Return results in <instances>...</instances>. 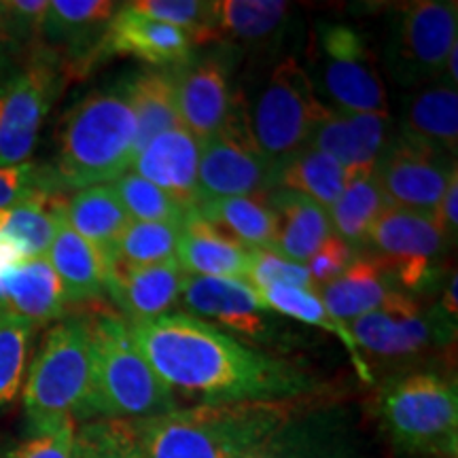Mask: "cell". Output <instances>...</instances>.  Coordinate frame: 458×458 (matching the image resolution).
<instances>
[{"instance_id": "6da1fadb", "label": "cell", "mask_w": 458, "mask_h": 458, "mask_svg": "<svg viewBox=\"0 0 458 458\" xmlns=\"http://www.w3.org/2000/svg\"><path fill=\"white\" fill-rule=\"evenodd\" d=\"M130 335L172 391L199 403L306 399L317 382L291 360L272 357L187 312L128 323Z\"/></svg>"}, {"instance_id": "7a4b0ae2", "label": "cell", "mask_w": 458, "mask_h": 458, "mask_svg": "<svg viewBox=\"0 0 458 458\" xmlns=\"http://www.w3.org/2000/svg\"><path fill=\"white\" fill-rule=\"evenodd\" d=\"M303 411V399L196 403L134 422L140 458H240Z\"/></svg>"}, {"instance_id": "3957f363", "label": "cell", "mask_w": 458, "mask_h": 458, "mask_svg": "<svg viewBox=\"0 0 458 458\" xmlns=\"http://www.w3.org/2000/svg\"><path fill=\"white\" fill-rule=\"evenodd\" d=\"M91 327L89 391L79 420L139 422L179 408L130 335L128 320L108 308L88 312Z\"/></svg>"}, {"instance_id": "277c9868", "label": "cell", "mask_w": 458, "mask_h": 458, "mask_svg": "<svg viewBox=\"0 0 458 458\" xmlns=\"http://www.w3.org/2000/svg\"><path fill=\"white\" fill-rule=\"evenodd\" d=\"M136 157V117L125 83L96 89L68 108L57 131L55 179L62 189L108 185Z\"/></svg>"}, {"instance_id": "5b68a950", "label": "cell", "mask_w": 458, "mask_h": 458, "mask_svg": "<svg viewBox=\"0 0 458 458\" xmlns=\"http://www.w3.org/2000/svg\"><path fill=\"white\" fill-rule=\"evenodd\" d=\"M376 418L394 448L454 458L458 445L456 382L433 369L393 376L377 388Z\"/></svg>"}, {"instance_id": "8992f818", "label": "cell", "mask_w": 458, "mask_h": 458, "mask_svg": "<svg viewBox=\"0 0 458 458\" xmlns=\"http://www.w3.org/2000/svg\"><path fill=\"white\" fill-rule=\"evenodd\" d=\"M91 376V327L88 314L62 318L45 334L24 386L28 431L77 422Z\"/></svg>"}, {"instance_id": "52a82bcc", "label": "cell", "mask_w": 458, "mask_h": 458, "mask_svg": "<svg viewBox=\"0 0 458 458\" xmlns=\"http://www.w3.org/2000/svg\"><path fill=\"white\" fill-rule=\"evenodd\" d=\"M318 100L329 111L388 114V96L368 41L354 26L318 21L308 47V68Z\"/></svg>"}, {"instance_id": "ba28073f", "label": "cell", "mask_w": 458, "mask_h": 458, "mask_svg": "<svg viewBox=\"0 0 458 458\" xmlns=\"http://www.w3.org/2000/svg\"><path fill=\"white\" fill-rule=\"evenodd\" d=\"M246 130L267 162L278 165L308 147L329 108L318 100L310 77L293 57H283L267 74L249 108L238 100Z\"/></svg>"}, {"instance_id": "9c48e42d", "label": "cell", "mask_w": 458, "mask_h": 458, "mask_svg": "<svg viewBox=\"0 0 458 458\" xmlns=\"http://www.w3.org/2000/svg\"><path fill=\"white\" fill-rule=\"evenodd\" d=\"M458 4L454 0H416L399 4L388 24L385 64L401 88L435 85L458 43Z\"/></svg>"}, {"instance_id": "30bf717a", "label": "cell", "mask_w": 458, "mask_h": 458, "mask_svg": "<svg viewBox=\"0 0 458 458\" xmlns=\"http://www.w3.org/2000/svg\"><path fill=\"white\" fill-rule=\"evenodd\" d=\"M66 74L60 54L37 47L24 66L0 81V165L30 162L45 117L64 89Z\"/></svg>"}, {"instance_id": "8fae6325", "label": "cell", "mask_w": 458, "mask_h": 458, "mask_svg": "<svg viewBox=\"0 0 458 458\" xmlns=\"http://www.w3.org/2000/svg\"><path fill=\"white\" fill-rule=\"evenodd\" d=\"M454 323L444 312H422L414 295L394 291L380 310L351 320V331L359 352H365V365L371 360L401 363L420 357L431 348L445 346L454 340Z\"/></svg>"}, {"instance_id": "7c38bea8", "label": "cell", "mask_w": 458, "mask_h": 458, "mask_svg": "<svg viewBox=\"0 0 458 458\" xmlns=\"http://www.w3.org/2000/svg\"><path fill=\"white\" fill-rule=\"evenodd\" d=\"M368 244L376 250L374 259L391 272L408 295L431 289L439 278V261L450 246L433 215L394 206H386L374 223Z\"/></svg>"}, {"instance_id": "4fadbf2b", "label": "cell", "mask_w": 458, "mask_h": 458, "mask_svg": "<svg viewBox=\"0 0 458 458\" xmlns=\"http://www.w3.org/2000/svg\"><path fill=\"white\" fill-rule=\"evenodd\" d=\"M272 189H276V165L255 147L236 100L225 128L213 139L202 140L198 165L199 204L221 198L267 196Z\"/></svg>"}, {"instance_id": "5bb4252c", "label": "cell", "mask_w": 458, "mask_h": 458, "mask_svg": "<svg viewBox=\"0 0 458 458\" xmlns=\"http://www.w3.org/2000/svg\"><path fill=\"white\" fill-rule=\"evenodd\" d=\"M454 170L456 157L393 131L374 176L388 206L433 215Z\"/></svg>"}, {"instance_id": "9a60e30c", "label": "cell", "mask_w": 458, "mask_h": 458, "mask_svg": "<svg viewBox=\"0 0 458 458\" xmlns=\"http://www.w3.org/2000/svg\"><path fill=\"white\" fill-rule=\"evenodd\" d=\"M229 60V54L216 51L189 57L172 71L181 125L199 142L219 134L236 108Z\"/></svg>"}, {"instance_id": "2e32d148", "label": "cell", "mask_w": 458, "mask_h": 458, "mask_svg": "<svg viewBox=\"0 0 458 458\" xmlns=\"http://www.w3.org/2000/svg\"><path fill=\"white\" fill-rule=\"evenodd\" d=\"M179 301L191 317L213 320L242 337H261L266 331L267 306L242 278L185 276Z\"/></svg>"}, {"instance_id": "e0dca14e", "label": "cell", "mask_w": 458, "mask_h": 458, "mask_svg": "<svg viewBox=\"0 0 458 458\" xmlns=\"http://www.w3.org/2000/svg\"><path fill=\"white\" fill-rule=\"evenodd\" d=\"M391 134V114L327 111L308 147L334 157L348 176H354L374 172Z\"/></svg>"}, {"instance_id": "ac0fdd59", "label": "cell", "mask_w": 458, "mask_h": 458, "mask_svg": "<svg viewBox=\"0 0 458 458\" xmlns=\"http://www.w3.org/2000/svg\"><path fill=\"white\" fill-rule=\"evenodd\" d=\"M193 47L191 38L179 28L148 20L123 4L102 34L91 64L108 55H130L156 66H179L191 57Z\"/></svg>"}, {"instance_id": "d6986e66", "label": "cell", "mask_w": 458, "mask_h": 458, "mask_svg": "<svg viewBox=\"0 0 458 458\" xmlns=\"http://www.w3.org/2000/svg\"><path fill=\"white\" fill-rule=\"evenodd\" d=\"M199 151L202 142L185 128L164 131L134 157L131 172L168 193L182 208L196 210Z\"/></svg>"}, {"instance_id": "ffe728a7", "label": "cell", "mask_w": 458, "mask_h": 458, "mask_svg": "<svg viewBox=\"0 0 458 458\" xmlns=\"http://www.w3.org/2000/svg\"><path fill=\"white\" fill-rule=\"evenodd\" d=\"M182 278L185 274L179 267V261L145 267L111 263L106 276V293L130 318L128 323H136V320L168 314L179 303Z\"/></svg>"}, {"instance_id": "44dd1931", "label": "cell", "mask_w": 458, "mask_h": 458, "mask_svg": "<svg viewBox=\"0 0 458 458\" xmlns=\"http://www.w3.org/2000/svg\"><path fill=\"white\" fill-rule=\"evenodd\" d=\"M117 7L108 0H49L41 38L51 47L64 49L66 62L89 71L94 51Z\"/></svg>"}, {"instance_id": "7402d4cb", "label": "cell", "mask_w": 458, "mask_h": 458, "mask_svg": "<svg viewBox=\"0 0 458 458\" xmlns=\"http://www.w3.org/2000/svg\"><path fill=\"white\" fill-rule=\"evenodd\" d=\"M0 300L4 312L32 323L34 327L60 320L66 312V297L60 278L47 257L21 261L0 276Z\"/></svg>"}, {"instance_id": "603a6c76", "label": "cell", "mask_w": 458, "mask_h": 458, "mask_svg": "<svg viewBox=\"0 0 458 458\" xmlns=\"http://www.w3.org/2000/svg\"><path fill=\"white\" fill-rule=\"evenodd\" d=\"M250 257L253 250L210 225L198 213L189 215L182 225L176 261L185 276L244 278Z\"/></svg>"}, {"instance_id": "cb8c5ba5", "label": "cell", "mask_w": 458, "mask_h": 458, "mask_svg": "<svg viewBox=\"0 0 458 458\" xmlns=\"http://www.w3.org/2000/svg\"><path fill=\"white\" fill-rule=\"evenodd\" d=\"M266 198L276 216V249L274 253L303 266L317 253L318 246L334 233L329 213L323 206L300 196V193L289 191V189L276 187Z\"/></svg>"}, {"instance_id": "d4e9b609", "label": "cell", "mask_w": 458, "mask_h": 458, "mask_svg": "<svg viewBox=\"0 0 458 458\" xmlns=\"http://www.w3.org/2000/svg\"><path fill=\"white\" fill-rule=\"evenodd\" d=\"M411 140L425 142L456 157L458 151V91L448 83L420 88L405 98L399 130Z\"/></svg>"}, {"instance_id": "484cf974", "label": "cell", "mask_w": 458, "mask_h": 458, "mask_svg": "<svg viewBox=\"0 0 458 458\" xmlns=\"http://www.w3.org/2000/svg\"><path fill=\"white\" fill-rule=\"evenodd\" d=\"M391 272L374 257H357L342 276L317 291L318 300L331 317L351 323L374 310H380L394 291Z\"/></svg>"}, {"instance_id": "4316f807", "label": "cell", "mask_w": 458, "mask_h": 458, "mask_svg": "<svg viewBox=\"0 0 458 458\" xmlns=\"http://www.w3.org/2000/svg\"><path fill=\"white\" fill-rule=\"evenodd\" d=\"M45 257L60 278L68 303L96 301L106 293L108 266L105 257L66 221H62Z\"/></svg>"}, {"instance_id": "83f0119b", "label": "cell", "mask_w": 458, "mask_h": 458, "mask_svg": "<svg viewBox=\"0 0 458 458\" xmlns=\"http://www.w3.org/2000/svg\"><path fill=\"white\" fill-rule=\"evenodd\" d=\"M64 221L105 257L106 266L113 259L114 246L131 221L111 185L81 189L64 204Z\"/></svg>"}, {"instance_id": "f1b7e54d", "label": "cell", "mask_w": 458, "mask_h": 458, "mask_svg": "<svg viewBox=\"0 0 458 458\" xmlns=\"http://www.w3.org/2000/svg\"><path fill=\"white\" fill-rule=\"evenodd\" d=\"M60 196L43 193L0 210V238L13 246L24 261L47 255L57 229L64 221Z\"/></svg>"}, {"instance_id": "f546056e", "label": "cell", "mask_w": 458, "mask_h": 458, "mask_svg": "<svg viewBox=\"0 0 458 458\" xmlns=\"http://www.w3.org/2000/svg\"><path fill=\"white\" fill-rule=\"evenodd\" d=\"M136 117V156L164 131L182 128L172 71H145L125 81Z\"/></svg>"}, {"instance_id": "4dcf8cb0", "label": "cell", "mask_w": 458, "mask_h": 458, "mask_svg": "<svg viewBox=\"0 0 458 458\" xmlns=\"http://www.w3.org/2000/svg\"><path fill=\"white\" fill-rule=\"evenodd\" d=\"M196 213L246 249H276V216L266 196L208 199L198 204Z\"/></svg>"}, {"instance_id": "1f68e13d", "label": "cell", "mask_w": 458, "mask_h": 458, "mask_svg": "<svg viewBox=\"0 0 458 458\" xmlns=\"http://www.w3.org/2000/svg\"><path fill=\"white\" fill-rule=\"evenodd\" d=\"M291 4L278 0H223L216 3V41L263 47L278 37L289 20Z\"/></svg>"}, {"instance_id": "d6a6232c", "label": "cell", "mask_w": 458, "mask_h": 458, "mask_svg": "<svg viewBox=\"0 0 458 458\" xmlns=\"http://www.w3.org/2000/svg\"><path fill=\"white\" fill-rule=\"evenodd\" d=\"M240 458H348V452L331 420L300 411Z\"/></svg>"}, {"instance_id": "836d02e7", "label": "cell", "mask_w": 458, "mask_h": 458, "mask_svg": "<svg viewBox=\"0 0 458 458\" xmlns=\"http://www.w3.org/2000/svg\"><path fill=\"white\" fill-rule=\"evenodd\" d=\"M346 182L348 172L334 157L312 147L300 148L276 165V187L300 193L325 210L337 202Z\"/></svg>"}, {"instance_id": "e575fe53", "label": "cell", "mask_w": 458, "mask_h": 458, "mask_svg": "<svg viewBox=\"0 0 458 458\" xmlns=\"http://www.w3.org/2000/svg\"><path fill=\"white\" fill-rule=\"evenodd\" d=\"M386 199L382 196L374 172L348 176L346 187L337 202L327 210L331 229L337 238L354 246L368 244L369 232L380 215L386 210Z\"/></svg>"}, {"instance_id": "d590c367", "label": "cell", "mask_w": 458, "mask_h": 458, "mask_svg": "<svg viewBox=\"0 0 458 458\" xmlns=\"http://www.w3.org/2000/svg\"><path fill=\"white\" fill-rule=\"evenodd\" d=\"M257 293H259L263 303L267 306V310H276L284 314V317L301 320V323L314 325V327L325 329L327 334H334L346 346L359 376L371 382V371L365 365L363 357H360L357 344H354L351 331H348V325L331 317L314 291L297 289V286H267V289L257 291Z\"/></svg>"}, {"instance_id": "8d00e7d4", "label": "cell", "mask_w": 458, "mask_h": 458, "mask_svg": "<svg viewBox=\"0 0 458 458\" xmlns=\"http://www.w3.org/2000/svg\"><path fill=\"white\" fill-rule=\"evenodd\" d=\"M181 232L182 225H172V223L130 221L114 246L108 266L119 263V266L145 267L176 261Z\"/></svg>"}, {"instance_id": "74e56055", "label": "cell", "mask_w": 458, "mask_h": 458, "mask_svg": "<svg viewBox=\"0 0 458 458\" xmlns=\"http://www.w3.org/2000/svg\"><path fill=\"white\" fill-rule=\"evenodd\" d=\"M114 196L122 202L123 210L131 221L142 223H172V225H185L189 215L196 210H187L172 199L168 193L148 182L142 176L128 170L119 179L108 182Z\"/></svg>"}, {"instance_id": "f35d334b", "label": "cell", "mask_w": 458, "mask_h": 458, "mask_svg": "<svg viewBox=\"0 0 458 458\" xmlns=\"http://www.w3.org/2000/svg\"><path fill=\"white\" fill-rule=\"evenodd\" d=\"M125 7L148 20L179 28L196 47L216 41V3L210 0H139Z\"/></svg>"}, {"instance_id": "ab89813d", "label": "cell", "mask_w": 458, "mask_h": 458, "mask_svg": "<svg viewBox=\"0 0 458 458\" xmlns=\"http://www.w3.org/2000/svg\"><path fill=\"white\" fill-rule=\"evenodd\" d=\"M34 329L24 318L0 314V408L15 401L21 391Z\"/></svg>"}, {"instance_id": "60d3db41", "label": "cell", "mask_w": 458, "mask_h": 458, "mask_svg": "<svg viewBox=\"0 0 458 458\" xmlns=\"http://www.w3.org/2000/svg\"><path fill=\"white\" fill-rule=\"evenodd\" d=\"M74 458H140L134 422H83L74 433Z\"/></svg>"}, {"instance_id": "b9f144b4", "label": "cell", "mask_w": 458, "mask_h": 458, "mask_svg": "<svg viewBox=\"0 0 458 458\" xmlns=\"http://www.w3.org/2000/svg\"><path fill=\"white\" fill-rule=\"evenodd\" d=\"M64 189L55 179L51 165H38L34 162L17 165H0V210L9 208L28 198L54 193L60 196Z\"/></svg>"}, {"instance_id": "7bdbcfd3", "label": "cell", "mask_w": 458, "mask_h": 458, "mask_svg": "<svg viewBox=\"0 0 458 458\" xmlns=\"http://www.w3.org/2000/svg\"><path fill=\"white\" fill-rule=\"evenodd\" d=\"M244 278L255 291H263L267 286H297V289L312 291L308 267L289 261L274 250H253Z\"/></svg>"}, {"instance_id": "ee69618b", "label": "cell", "mask_w": 458, "mask_h": 458, "mask_svg": "<svg viewBox=\"0 0 458 458\" xmlns=\"http://www.w3.org/2000/svg\"><path fill=\"white\" fill-rule=\"evenodd\" d=\"M74 433L77 422L28 431L24 439L0 452V458H74Z\"/></svg>"}, {"instance_id": "f6af8a7d", "label": "cell", "mask_w": 458, "mask_h": 458, "mask_svg": "<svg viewBox=\"0 0 458 458\" xmlns=\"http://www.w3.org/2000/svg\"><path fill=\"white\" fill-rule=\"evenodd\" d=\"M0 4L15 51L41 41L49 0H0Z\"/></svg>"}, {"instance_id": "bcb514c9", "label": "cell", "mask_w": 458, "mask_h": 458, "mask_svg": "<svg viewBox=\"0 0 458 458\" xmlns=\"http://www.w3.org/2000/svg\"><path fill=\"white\" fill-rule=\"evenodd\" d=\"M357 250H354L351 244H346L342 238H337L335 233H331V236L318 246L317 253L308 259V263H310V266H308V274H310L314 293H317L320 286L329 284L331 280L342 276V274L352 266V261L357 259Z\"/></svg>"}, {"instance_id": "7dc6e473", "label": "cell", "mask_w": 458, "mask_h": 458, "mask_svg": "<svg viewBox=\"0 0 458 458\" xmlns=\"http://www.w3.org/2000/svg\"><path fill=\"white\" fill-rule=\"evenodd\" d=\"M433 219L437 223V227L442 229L444 238L454 240L456 238V227H458V170L452 172L448 187H445L442 202H439L437 210L433 213Z\"/></svg>"}, {"instance_id": "c3c4849f", "label": "cell", "mask_w": 458, "mask_h": 458, "mask_svg": "<svg viewBox=\"0 0 458 458\" xmlns=\"http://www.w3.org/2000/svg\"><path fill=\"white\" fill-rule=\"evenodd\" d=\"M456 284H458L456 274H452L450 284H448V289H445V295L442 300V312L452 320H456V310H458L456 308Z\"/></svg>"}, {"instance_id": "681fc988", "label": "cell", "mask_w": 458, "mask_h": 458, "mask_svg": "<svg viewBox=\"0 0 458 458\" xmlns=\"http://www.w3.org/2000/svg\"><path fill=\"white\" fill-rule=\"evenodd\" d=\"M11 55H13V51H9L7 47H0V81H3L11 71H15L13 62H11Z\"/></svg>"}, {"instance_id": "f907efd6", "label": "cell", "mask_w": 458, "mask_h": 458, "mask_svg": "<svg viewBox=\"0 0 458 458\" xmlns=\"http://www.w3.org/2000/svg\"><path fill=\"white\" fill-rule=\"evenodd\" d=\"M0 47H7L9 51H13V54H15V47L11 45V38H9V32H7V24H4L3 4H0Z\"/></svg>"}, {"instance_id": "816d5d0a", "label": "cell", "mask_w": 458, "mask_h": 458, "mask_svg": "<svg viewBox=\"0 0 458 458\" xmlns=\"http://www.w3.org/2000/svg\"><path fill=\"white\" fill-rule=\"evenodd\" d=\"M4 312V308H3V300H0V314H3Z\"/></svg>"}]
</instances>
